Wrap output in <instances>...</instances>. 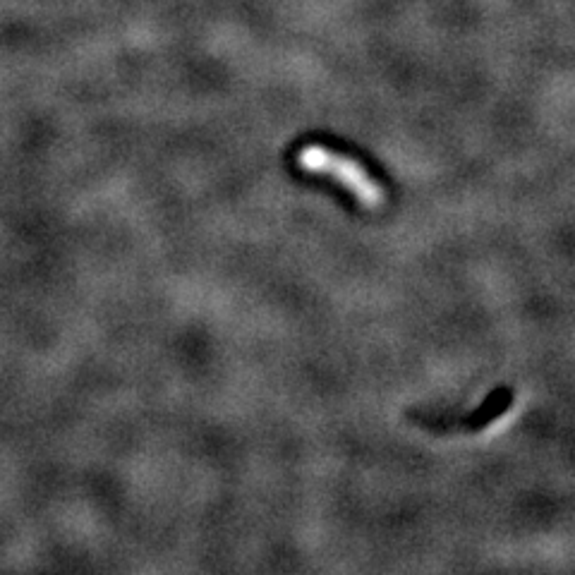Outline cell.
Listing matches in <instances>:
<instances>
[{"instance_id": "6da1fadb", "label": "cell", "mask_w": 575, "mask_h": 575, "mask_svg": "<svg viewBox=\"0 0 575 575\" xmlns=\"http://www.w3.org/2000/svg\"><path fill=\"white\" fill-rule=\"evenodd\" d=\"M295 163L310 175H324L336 180L353 195L362 207L379 209L386 204V187L374 178L353 156L324 147V144H305L295 154Z\"/></svg>"}, {"instance_id": "7a4b0ae2", "label": "cell", "mask_w": 575, "mask_h": 575, "mask_svg": "<svg viewBox=\"0 0 575 575\" xmlns=\"http://www.w3.org/2000/svg\"><path fill=\"white\" fill-rule=\"evenodd\" d=\"M511 405V391H496L487 403L482 405V410H477L475 415H470L468 420H444L439 425H432V422H425V427L437 429V432H477V429L487 427L494 417L504 415Z\"/></svg>"}]
</instances>
